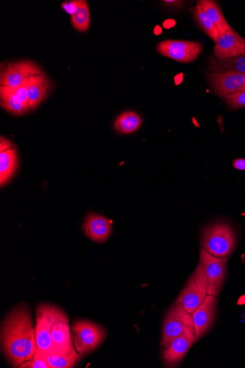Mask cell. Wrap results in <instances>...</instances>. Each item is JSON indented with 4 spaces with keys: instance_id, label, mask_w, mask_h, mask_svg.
<instances>
[{
    "instance_id": "cell-30",
    "label": "cell",
    "mask_w": 245,
    "mask_h": 368,
    "mask_svg": "<svg viewBox=\"0 0 245 368\" xmlns=\"http://www.w3.org/2000/svg\"><path fill=\"white\" fill-rule=\"evenodd\" d=\"M163 4L167 5L169 7L175 8V9H181L183 4V1H173V0H166V1H163Z\"/></svg>"
},
{
    "instance_id": "cell-16",
    "label": "cell",
    "mask_w": 245,
    "mask_h": 368,
    "mask_svg": "<svg viewBox=\"0 0 245 368\" xmlns=\"http://www.w3.org/2000/svg\"><path fill=\"white\" fill-rule=\"evenodd\" d=\"M18 166L16 149L10 141L1 138L0 146V184L1 186L10 180L15 174Z\"/></svg>"
},
{
    "instance_id": "cell-11",
    "label": "cell",
    "mask_w": 245,
    "mask_h": 368,
    "mask_svg": "<svg viewBox=\"0 0 245 368\" xmlns=\"http://www.w3.org/2000/svg\"><path fill=\"white\" fill-rule=\"evenodd\" d=\"M207 78L213 91L219 96L245 91V74L234 72H212Z\"/></svg>"
},
{
    "instance_id": "cell-15",
    "label": "cell",
    "mask_w": 245,
    "mask_h": 368,
    "mask_svg": "<svg viewBox=\"0 0 245 368\" xmlns=\"http://www.w3.org/2000/svg\"><path fill=\"white\" fill-rule=\"evenodd\" d=\"M113 230L111 221L98 214L89 215L84 223L86 235L96 242H103L110 236Z\"/></svg>"
},
{
    "instance_id": "cell-3",
    "label": "cell",
    "mask_w": 245,
    "mask_h": 368,
    "mask_svg": "<svg viewBox=\"0 0 245 368\" xmlns=\"http://www.w3.org/2000/svg\"><path fill=\"white\" fill-rule=\"evenodd\" d=\"M103 327L88 320H77L72 325L74 349L81 355L94 351L106 340Z\"/></svg>"
},
{
    "instance_id": "cell-17",
    "label": "cell",
    "mask_w": 245,
    "mask_h": 368,
    "mask_svg": "<svg viewBox=\"0 0 245 368\" xmlns=\"http://www.w3.org/2000/svg\"><path fill=\"white\" fill-rule=\"evenodd\" d=\"M50 90V84L45 72L33 76L30 79L28 87L29 106L30 109H35L47 95Z\"/></svg>"
},
{
    "instance_id": "cell-6",
    "label": "cell",
    "mask_w": 245,
    "mask_h": 368,
    "mask_svg": "<svg viewBox=\"0 0 245 368\" xmlns=\"http://www.w3.org/2000/svg\"><path fill=\"white\" fill-rule=\"evenodd\" d=\"M194 327L193 316L176 303L168 312L162 326L161 350H166L172 342Z\"/></svg>"
},
{
    "instance_id": "cell-23",
    "label": "cell",
    "mask_w": 245,
    "mask_h": 368,
    "mask_svg": "<svg viewBox=\"0 0 245 368\" xmlns=\"http://www.w3.org/2000/svg\"><path fill=\"white\" fill-rule=\"evenodd\" d=\"M191 11L198 26L216 43L219 38V32L203 8L197 5L191 9Z\"/></svg>"
},
{
    "instance_id": "cell-8",
    "label": "cell",
    "mask_w": 245,
    "mask_h": 368,
    "mask_svg": "<svg viewBox=\"0 0 245 368\" xmlns=\"http://www.w3.org/2000/svg\"><path fill=\"white\" fill-rule=\"evenodd\" d=\"M203 50L198 43L189 40H166L156 48L157 52L163 56L181 63H190L200 55Z\"/></svg>"
},
{
    "instance_id": "cell-13",
    "label": "cell",
    "mask_w": 245,
    "mask_h": 368,
    "mask_svg": "<svg viewBox=\"0 0 245 368\" xmlns=\"http://www.w3.org/2000/svg\"><path fill=\"white\" fill-rule=\"evenodd\" d=\"M215 43L214 54L217 59L245 56V39L233 28L224 32Z\"/></svg>"
},
{
    "instance_id": "cell-1",
    "label": "cell",
    "mask_w": 245,
    "mask_h": 368,
    "mask_svg": "<svg viewBox=\"0 0 245 368\" xmlns=\"http://www.w3.org/2000/svg\"><path fill=\"white\" fill-rule=\"evenodd\" d=\"M4 354L13 367L30 360L36 350L35 327L28 306L20 305L9 313L1 327Z\"/></svg>"
},
{
    "instance_id": "cell-21",
    "label": "cell",
    "mask_w": 245,
    "mask_h": 368,
    "mask_svg": "<svg viewBox=\"0 0 245 368\" xmlns=\"http://www.w3.org/2000/svg\"><path fill=\"white\" fill-rule=\"evenodd\" d=\"M142 124L140 116L135 112L127 111L120 114L115 121V130L122 134L137 131Z\"/></svg>"
},
{
    "instance_id": "cell-18",
    "label": "cell",
    "mask_w": 245,
    "mask_h": 368,
    "mask_svg": "<svg viewBox=\"0 0 245 368\" xmlns=\"http://www.w3.org/2000/svg\"><path fill=\"white\" fill-rule=\"evenodd\" d=\"M198 5L203 8L204 12L207 13L213 25L217 29L219 37L232 28L227 23L226 18H224L221 9L215 1H212V0H199Z\"/></svg>"
},
{
    "instance_id": "cell-5",
    "label": "cell",
    "mask_w": 245,
    "mask_h": 368,
    "mask_svg": "<svg viewBox=\"0 0 245 368\" xmlns=\"http://www.w3.org/2000/svg\"><path fill=\"white\" fill-rule=\"evenodd\" d=\"M57 306L48 303L38 306L35 326L37 350L45 356L57 353L52 338V328L57 311Z\"/></svg>"
},
{
    "instance_id": "cell-19",
    "label": "cell",
    "mask_w": 245,
    "mask_h": 368,
    "mask_svg": "<svg viewBox=\"0 0 245 368\" xmlns=\"http://www.w3.org/2000/svg\"><path fill=\"white\" fill-rule=\"evenodd\" d=\"M210 69L214 72L245 74V56L220 60L210 58Z\"/></svg>"
},
{
    "instance_id": "cell-27",
    "label": "cell",
    "mask_w": 245,
    "mask_h": 368,
    "mask_svg": "<svg viewBox=\"0 0 245 368\" xmlns=\"http://www.w3.org/2000/svg\"><path fill=\"white\" fill-rule=\"evenodd\" d=\"M223 100L231 110L242 108L245 107V91L224 96Z\"/></svg>"
},
{
    "instance_id": "cell-22",
    "label": "cell",
    "mask_w": 245,
    "mask_h": 368,
    "mask_svg": "<svg viewBox=\"0 0 245 368\" xmlns=\"http://www.w3.org/2000/svg\"><path fill=\"white\" fill-rule=\"evenodd\" d=\"M51 368H72L83 357L76 350L66 353H54L46 356Z\"/></svg>"
},
{
    "instance_id": "cell-2",
    "label": "cell",
    "mask_w": 245,
    "mask_h": 368,
    "mask_svg": "<svg viewBox=\"0 0 245 368\" xmlns=\"http://www.w3.org/2000/svg\"><path fill=\"white\" fill-rule=\"evenodd\" d=\"M200 244L202 249L215 257H229L235 249L236 234L229 224L215 223L203 230Z\"/></svg>"
},
{
    "instance_id": "cell-14",
    "label": "cell",
    "mask_w": 245,
    "mask_h": 368,
    "mask_svg": "<svg viewBox=\"0 0 245 368\" xmlns=\"http://www.w3.org/2000/svg\"><path fill=\"white\" fill-rule=\"evenodd\" d=\"M52 338L57 352L66 353L75 350L69 318L59 308L52 325Z\"/></svg>"
},
{
    "instance_id": "cell-10",
    "label": "cell",
    "mask_w": 245,
    "mask_h": 368,
    "mask_svg": "<svg viewBox=\"0 0 245 368\" xmlns=\"http://www.w3.org/2000/svg\"><path fill=\"white\" fill-rule=\"evenodd\" d=\"M196 342L194 327L176 338L168 349L162 350L161 357L165 367L179 366Z\"/></svg>"
},
{
    "instance_id": "cell-24",
    "label": "cell",
    "mask_w": 245,
    "mask_h": 368,
    "mask_svg": "<svg viewBox=\"0 0 245 368\" xmlns=\"http://www.w3.org/2000/svg\"><path fill=\"white\" fill-rule=\"evenodd\" d=\"M0 96H1V106L8 112L14 115H23L28 113L22 102L6 87H1Z\"/></svg>"
},
{
    "instance_id": "cell-9",
    "label": "cell",
    "mask_w": 245,
    "mask_h": 368,
    "mask_svg": "<svg viewBox=\"0 0 245 368\" xmlns=\"http://www.w3.org/2000/svg\"><path fill=\"white\" fill-rule=\"evenodd\" d=\"M42 69L32 61L23 60L6 65L1 72L0 85L16 88L33 76L42 74Z\"/></svg>"
},
{
    "instance_id": "cell-29",
    "label": "cell",
    "mask_w": 245,
    "mask_h": 368,
    "mask_svg": "<svg viewBox=\"0 0 245 368\" xmlns=\"http://www.w3.org/2000/svg\"><path fill=\"white\" fill-rule=\"evenodd\" d=\"M63 9L71 15L75 11L76 8V1H71L69 4L64 3L63 4Z\"/></svg>"
},
{
    "instance_id": "cell-28",
    "label": "cell",
    "mask_w": 245,
    "mask_h": 368,
    "mask_svg": "<svg viewBox=\"0 0 245 368\" xmlns=\"http://www.w3.org/2000/svg\"><path fill=\"white\" fill-rule=\"evenodd\" d=\"M233 167L234 169L245 171V159H237L233 161Z\"/></svg>"
},
{
    "instance_id": "cell-26",
    "label": "cell",
    "mask_w": 245,
    "mask_h": 368,
    "mask_svg": "<svg viewBox=\"0 0 245 368\" xmlns=\"http://www.w3.org/2000/svg\"><path fill=\"white\" fill-rule=\"evenodd\" d=\"M30 79L26 80L23 84L16 88L6 87L8 91L13 93L25 106L27 112L30 109L29 106L28 87Z\"/></svg>"
},
{
    "instance_id": "cell-20",
    "label": "cell",
    "mask_w": 245,
    "mask_h": 368,
    "mask_svg": "<svg viewBox=\"0 0 245 368\" xmlns=\"http://www.w3.org/2000/svg\"><path fill=\"white\" fill-rule=\"evenodd\" d=\"M73 27L79 32H86L90 27L91 18L88 2L76 0V8L71 15Z\"/></svg>"
},
{
    "instance_id": "cell-7",
    "label": "cell",
    "mask_w": 245,
    "mask_h": 368,
    "mask_svg": "<svg viewBox=\"0 0 245 368\" xmlns=\"http://www.w3.org/2000/svg\"><path fill=\"white\" fill-rule=\"evenodd\" d=\"M229 257H215L203 249L200 250L199 262L208 284V295L218 296L227 275Z\"/></svg>"
},
{
    "instance_id": "cell-25",
    "label": "cell",
    "mask_w": 245,
    "mask_h": 368,
    "mask_svg": "<svg viewBox=\"0 0 245 368\" xmlns=\"http://www.w3.org/2000/svg\"><path fill=\"white\" fill-rule=\"evenodd\" d=\"M19 368H51L47 359L45 355L36 350L33 357L20 364Z\"/></svg>"
},
{
    "instance_id": "cell-12",
    "label": "cell",
    "mask_w": 245,
    "mask_h": 368,
    "mask_svg": "<svg viewBox=\"0 0 245 368\" xmlns=\"http://www.w3.org/2000/svg\"><path fill=\"white\" fill-rule=\"evenodd\" d=\"M217 306V296L208 295L192 315L197 341L212 328L215 320Z\"/></svg>"
},
{
    "instance_id": "cell-4",
    "label": "cell",
    "mask_w": 245,
    "mask_h": 368,
    "mask_svg": "<svg viewBox=\"0 0 245 368\" xmlns=\"http://www.w3.org/2000/svg\"><path fill=\"white\" fill-rule=\"evenodd\" d=\"M208 296V284L201 264L198 262L176 303H179L190 314L199 308Z\"/></svg>"
}]
</instances>
